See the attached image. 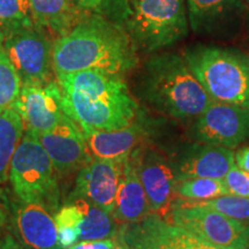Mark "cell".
Listing matches in <instances>:
<instances>
[{
    "instance_id": "11",
    "label": "cell",
    "mask_w": 249,
    "mask_h": 249,
    "mask_svg": "<svg viewBox=\"0 0 249 249\" xmlns=\"http://www.w3.org/2000/svg\"><path fill=\"white\" fill-rule=\"evenodd\" d=\"M13 108L22 118L24 129L37 136L53 129L67 116L54 80L42 86H22Z\"/></svg>"
},
{
    "instance_id": "28",
    "label": "cell",
    "mask_w": 249,
    "mask_h": 249,
    "mask_svg": "<svg viewBox=\"0 0 249 249\" xmlns=\"http://www.w3.org/2000/svg\"><path fill=\"white\" fill-rule=\"evenodd\" d=\"M230 194L249 197V173L236 167L235 165L230 170L223 179Z\"/></svg>"
},
{
    "instance_id": "19",
    "label": "cell",
    "mask_w": 249,
    "mask_h": 249,
    "mask_svg": "<svg viewBox=\"0 0 249 249\" xmlns=\"http://www.w3.org/2000/svg\"><path fill=\"white\" fill-rule=\"evenodd\" d=\"M150 213L147 194L138 173L134 151L123 161V173L112 216L119 225H123L139 222Z\"/></svg>"
},
{
    "instance_id": "1",
    "label": "cell",
    "mask_w": 249,
    "mask_h": 249,
    "mask_svg": "<svg viewBox=\"0 0 249 249\" xmlns=\"http://www.w3.org/2000/svg\"><path fill=\"white\" fill-rule=\"evenodd\" d=\"M57 81L65 112L83 133L121 129L136 119L139 105L120 74L90 70Z\"/></svg>"
},
{
    "instance_id": "5",
    "label": "cell",
    "mask_w": 249,
    "mask_h": 249,
    "mask_svg": "<svg viewBox=\"0 0 249 249\" xmlns=\"http://www.w3.org/2000/svg\"><path fill=\"white\" fill-rule=\"evenodd\" d=\"M123 28L136 50L154 52L188 34L185 0H135L123 9Z\"/></svg>"
},
{
    "instance_id": "15",
    "label": "cell",
    "mask_w": 249,
    "mask_h": 249,
    "mask_svg": "<svg viewBox=\"0 0 249 249\" xmlns=\"http://www.w3.org/2000/svg\"><path fill=\"white\" fill-rule=\"evenodd\" d=\"M120 233L126 249H192L185 230L155 213L123 224Z\"/></svg>"
},
{
    "instance_id": "36",
    "label": "cell",
    "mask_w": 249,
    "mask_h": 249,
    "mask_svg": "<svg viewBox=\"0 0 249 249\" xmlns=\"http://www.w3.org/2000/svg\"><path fill=\"white\" fill-rule=\"evenodd\" d=\"M132 1H135V0H116V2L118 5L123 6V9L124 8V6H126L127 4H129V2H132Z\"/></svg>"
},
{
    "instance_id": "16",
    "label": "cell",
    "mask_w": 249,
    "mask_h": 249,
    "mask_svg": "<svg viewBox=\"0 0 249 249\" xmlns=\"http://www.w3.org/2000/svg\"><path fill=\"white\" fill-rule=\"evenodd\" d=\"M192 29L202 35H230L244 21L242 0H187Z\"/></svg>"
},
{
    "instance_id": "4",
    "label": "cell",
    "mask_w": 249,
    "mask_h": 249,
    "mask_svg": "<svg viewBox=\"0 0 249 249\" xmlns=\"http://www.w3.org/2000/svg\"><path fill=\"white\" fill-rule=\"evenodd\" d=\"M185 59L213 101L249 110V57L234 49L196 45Z\"/></svg>"
},
{
    "instance_id": "26",
    "label": "cell",
    "mask_w": 249,
    "mask_h": 249,
    "mask_svg": "<svg viewBox=\"0 0 249 249\" xmlns=\"http://www.w3.org/2000/svg\"><path fill=\"white\" fill-rule=\"evenodd\" d=\"M22 89V81L4 50H0V112L13 108Z\"/></svg>"
},
{
    "instance_id": "6",
    "label": "cell",
    "mask_w": 249,
    "mask_h": 249,
    "mask_svg": "<svg viewBox=\"0 0 249 249\" xmlns=\"http://www.w3.org/2000/svg\"><path fill=\"white\" fill-rule=\"evenodd\" d=\"M8 180L18 200L42 205L52 214L60 208L59 176L34 133L24 129L12 158Z\"/></svg>"
},
{
    "instance_id": "32",
    "label": "cell",
    "mask_w": 249,
    "mask_h": 249,
    "mask_svg": "<svg viewBox=\"0 0 249 249\" xmlns=\"http://www.w3.org/2000/svg\"><path fill=\"white\" fill-rule=\"evenodd\" d=\"M186 234H187V239H188V242H189V245H191L192 249H220L218 247H214V246H213V245L208 244V242L203 241L202 239L198 238V236H196L195 234H193V233H191V232L186 231Z\"/></svg>"
},
{
    "instance_id": "18",
    "label": "cell",
    "mask_w": 249,
    "mask_h": 249,
    "mask_svg": "<svg viewBox=\"0 0 249 249\" xmlns=\"http://www.w3.org/2000/svg\"><path fill=\"white\" fill-rule=\"evenodd\" d=\"M85 134L91 157L103 160H124L145 145L149 130L142 121L116 130H91Z\"/></svg>"
},
{
    "instance_id": "13",
    "label": "cell",
    "mask_w": 249,
    "mask_h": 249,
    "mask_svg": "<svg viewBox=\"0 0 249 249\" xmlns=\"http://www.w3.org/2000/svg\"><path fill=\"white\" fill-rule=\"evenodd\" d=\"M38 140L59 177L77 173L92 158L83 130L68 116L52 130L38 135Z\"/></svg>"
},
{
    "instance_id": "31",
    "label": "cell",
    "mask_w": 249,
    "mask_h": 249,
    "mask_svg": "<svg viewBox=\"0 0 249 249\" xmlns=\"http://www.w3.org/2000/svg\"><path fill=\"white\" fill-rule=\"evenodd\" d=\"M0 249H24L11 232L0 235Z\"/></svg>"
},
{
    "instance_id": "9",
    "label": "cell",
    "mask_w": 249,
    "mask_h": 249,
    "mask_svg": "<svg viewBox=\"0 0 249 249\" xmlns=\"http://www.w3.org/2000/svg\"><path fill=\"white\" fill-rule=\"evenodd\" d=\"M193 135L200 143L234 149L249 138V110L213 101L198 116Z\"/></svg>"
},
{
    "instance_id": "20",
    "label": "cell",
    "mask_w": 249,
    "mask_h": 249,
    "mask_svg": "<svg viewBox=\"0 0 249 249\" xmlns=\"http://www.w3.org/2000/svg\"><path fill=\"white\" fill-rule=\"evenodd\" d=\"M67 200L76 203L82 211L79 241L105 240L117 234L120 225L116 222L112 213L79 196H68Z\"/></svg>"
},
{
    "instance_id": "7",
    "label": "cell",
    "mask_w": 249,
    "mask_h": 249,
    "mask_svg": "<svg viewBox=\"0 0 249 249\" xmlns=\"http://www.w3.org/2000/svg\"><path fill=\"white\" fill-rule=\"evenodd\" d=\"M169 214V223L193 233L214 247L245 249L249 245V223L232 219L214 210L193 204L191 201L172 204Z\"/></svg>"
},
{
    "instance_id": "10",
    "label": "cell",
    "mask_w": 249,
    "mask_h": 249,
    "mask_svg": "<svg viewBox=\"0 0 249 249\" xmlns=\"http://www.w3.org/2000/svg\"><path fill=\"white\" fill-rule=\"evenodd\" d=\"M8 231L24 249H62L54 217L39 204L9 201Z\"/></svg>"
},
{
    "instance_id": "37",
    "label": "cell",
    "mask_w": 249,
    "mask_h": 249,
    "mask_svg": "<svg viewBox=\"0 0 249 249\" xmlns=\"http://www.w3.org/2000/svg\"><path fill=\"white\" fill-rule=\"evenodd\" d=\"M245 249H249V245H248V246H247V247H246Z\"/></svg>"
},
{
    "instance_id": "33",
    "label": "cell",
    "mask_w": 249,
    "mask_h": 249,
    "mask_svg": "<svg viewBox=\"0 0 249 249\" xmlns=\"http://www.w3.org/2000/svg\"><path fill=\"white\" fill-rule=\"evenodd\" d=\"M104 0H71L74 6L79 8H85V9H92V8H97L99 5Z\"/></svg>"
},
{
    "instance_id": "21",
    "label": "cell",
    "mask_w": 249,
    "mask_h": 249,
    "mask_svg": "<svg viewBox=\"0 0 249 249\" xmlns=\"http://www.w3.org/2000/svg\"><path fill=\"white\" fill-rule=\"evenodd\" d=\"M24 134L22 118L14 108L0 112V201H8L2 187L7 181L9 166Z\"/></svg>"
},
{
    "instance_id": "17",
    "label": "cell",
    "mask_w": 249,
    "mask_h": 249,
    "mask_svg": "<svg viewBox=\"0 0 249 249\" xmlns=\"http://www.w3.org/2000/svg\"><path fill=\"white\" fill-rule=\"evenodd\" d=\"M234 165L232 149L196 143L185 148L173 169L178 181L192 178L223 180Z\"/></svg>"
},
{
    "instance_id": "12",
    "label": "cell",
    "mask_w": 249,
    "mask_h": 249,
    "mask_svg": "<svg viewBox=\"0 0 249 249\" xmlns=\"http://www.w3.org/2000/svg\"><path fill=\"white\" fill-rule=\"evenodd\" d=\"M135 160L151 213L164 218L169 214L177 193L178 180L173 166L160 152L145 145L135 151Z\"/></svg>"
},
{
    "instance_id": "38",
    "label": "cell",
    "mask_w": 249,
    "mask_h": 249,
    "mask_svg": "<svg viewBox=\"0 0 249 249\" xmlns=\"http://www.w3.org/2000/svg\"><path fill=\"white\" fill-rule=\"evenodd\" d=\"M0 50H2V48H1V45H0Z\"/></svg>"
},
{
    "instance_id": "23",
    "label": "cell",
    "mask_w": 249,
    "mask_h": 249,
    "mask_svg": "<svg viewBox=\"0 0 249 249\" xmlns=\"http://www.w3.org/2000/svg\"><path fill=\"white\" fill-rule=\"evenodd\" d=\"M36 26L28 0H0V43L14 31Z\"/></svg>"
},
{
    "instance_id": "27",
    "label": "cell",
    "mask_w": 249,
    "mask_h": 249,
    "mask_svg": "<svg viewBox=\"0 0 249 249\" xmlns=\"http://www.w3.org/2000/svg\"><path fill=\"white\" fill-rule=\"evenodd\" d=\"M193 204L208 208L239 222L249 223V197L226 194L210 200L191 201Z\"/></svg>"
},
{
    "instance_id": "30",
    "label": "cell",
    "mask_w": 249,
    "mask_h": 249,
    "mask_svg": "<svg viewBox=\"0 0 249 249\" xmlns=\"http://www.w3.org/2000/svg\"><path fill=\"white\" fill-rule=\"evenodd\" d=\"M235 166L249 173V147L241 148L234 155Z\"/></svg>"
},
{
    "instance_id": "2",
    "label": "cell",
    "mask_w": 249,
    "mask_h": 249,
    "mask_svg": "<svg viewBox=\"0 0 249 249\" xmlns=\"http://www.w3.org/2000/svg\"><path fill=\"white\" fill-rule=\"evenodd\" d=\"M135 45L123 27L90 18L59 36L52 50L55 77L97 70L124 74L136 66Z\"/></svg>"
},
{
    "instance_id": "29",
    "label": "cell",
    "mask_w": 249,
    "mask_h": 249,
    "mask_svg": "<svg viewBox=\"0 0 249 249\" xmlns=\"http://www.w3.org/2000/svg\"><path fill=\"white\" fill-rule=\"evenodd\" d=\"M113 246V238L96 241H77L67 249H111Z\"/></svg>"
},
{
    "instance_id": "8",
    "label": "cell",
    "mask_w": 249,
    "mask_h": 249,
    "mask_svg": "<svg viewBox=\"0 0 249 249\" xmlns=\"http://www.w3.org/2000/svg\"><path fill=\"white\" fill-rule=\"evenodd\" d=\"M2 50L22 81V86H42L51 80L53 44L34 26L4 37Z\"/></svg>"
},
{
    "instance_id": "14",
    "label": "cell",
    "mask_w": 249,
    "mask_h": 249,
    "mask_svg": "<svg viewBox=\"0 0 249 249\" xmlns=\"http://www.w3.org/2000/svg\"><path fill=\"white\" fill-rule=\"evenodd\" d=\"M124 160L92 157L76 173L75 186L70 196H79L107 213H113Z\"/></svg>"
},
{
    "instance_id": "35",
    "label": "cell",
    "mask_w": 249,
    "mask_h": 249,
    "mask_svg": "<svg viewBox=\"0 0 249 249\" xmlns=\"http://www.w3.org/2000/svg\"><path fill=\"white\" fill-rule=\"evenodd\" d=\"M111 249H126V247H124L123 235H121L120 233V226H119V230H118L117 234L113 236V246H112Z\"/></svg>"
},
{
    "instance_id": "25",
    "label": "cell",
    "mask_w": 249,
    "mask_h": 249,
    "mask_svg": "<svg viewBox=\"0 0 249 249\" xmlns=\"http://www.w3.org/2000/svg\"><path fill=\"white\" fill-rule=\"evenodd\" d=\"M177 193L183 198L192 201L210 200L218 196L230 194L222 179L192 178L177 183Z\"/></svg>"
},
{
    "instance_id": "24",
    "label": "cell",
    "mask_w": 249,
    "mask_h": 249,
    "mask_svg": "<svg viewBox=\"0 0 249 249\" xmlns=\"http://www.w3.org/2000/svg\"><path fill=\"white\" fill-rule=\"evenodd\" d=\"M58 229L59 244L62 249L70 248L79 241L80 224L82 220V211L76 203L68 201L53 214Z\"/></svg>"
},
{
    "instance_id": "34",
    "label": "cell",
    "mask_w": 249,
    "mask_h": 249,
    "mask_svg": "<svg viewBox=\"0 0 249 249\" xmlns=\"http://www.w3.org/2000/svg\"><path fill=\"white\" fill-rule=\"evenodd\" d=\"M7 203L8 201L2 202L0 201V230L2 226L8 224V211H7Z\"/></svg>"
},
{
    "instance_id": "22",
    "label": "cell",
    "mask_w": 249,
    "mask_h": 249,
    "mask_svg": "<svg viewBox=\"0 0 249 249\" xmlns=\"http://www.w3.org/2000/svg\"><path fill=\"white\" fill-rule=\"evenodd\" d=\"M31 15L37 27L50 29L59 36L70 31L74 12L71 0H28Z\"/></svg>"
},
{
    "instance_id": "3",
    "label": "cell",
    "mask_w": 249,
    "mask_h": 249,
    "mask_svg": "<svg viewBox=\"0 0 249 249\" xmlns=\"http://www.w3.org/2000/svg\"><path fill=\"white\" fill-rule=\"evenodd\" d=\"M142 95L160 113L178 119L198 117L213 99L198 82L185 57L155 55L145 64Z\"/></svg>"
},
{
    "instance_id": "39",
    "label": "cell",
    "mask_w": 249,
    "mask_h": 249,
    "mask_svg": "<svg viewBox=\"0 0 249 249\" xmlns=\"http://www.w3.org/2000/svg\"><path fill=\"white\" fill-rule=\"evenodd\" d=\"M248 1H249V0H248Z\"/></svg>"
}]
</instances>
